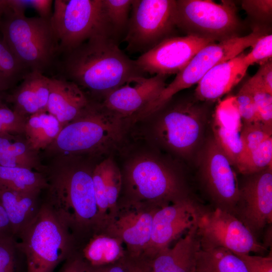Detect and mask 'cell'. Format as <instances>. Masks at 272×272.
<instances>
[{
	"instance_id": "cell-5",
	"label": "cell",
	"mask_w": 272,
	"mask_h": 272,
	"mask_svg": "<svg viewBox=\"0 0 272 272\" xmlns=\"http://www.w3.org/2000/svg\"><path fill=\"white\" fill-rule=\"evenodd\" d=\"M119 119L101 104L90 102L77 118L63 127L45 152L53 157L97 152L116 137Z\"/></svg>"
},
{
	"instance_id": "cell-2",
	"label": "cell",
	"mask_w": 272,
	"mask_h": 272,
	"mask_svg": "<svg viewBox=\"0 0 272 272\" xmlns=\"http://www.w3.org/2000/svg\"><path fill=\"white\" fill-rule=\"evenodd\" d=\"M79 156H54L41 172L48 184L45 198L70 230L88 227L99 219L92 180L93 168L80 162Z\"/></svg>"
},
{
	"instance_id": "cell-7",
	"label": "cell",
	"mask_w": 272,
	"mask_h": 272,
	"mask_svg": "<svg viewBox=\"0 0 272 272\" xmlns=\"http://www.w3.org/2000/svg\"><path fill=\"white\" fill-rule=\"evenodd\" d=\"M175 24L187 35L215 42L242 36L243 25L236 8L228 1H176Z\"/></svg>"
},
{
	"instance_id": "cell-47",
	"label": "cell",
	"mask_w": 272,
	"mask_h": 272,
	"mask_svg": "<svg viewBox=\"0 0 272 272\" xmlns=\"http://www.w3.org/2000/svg\"><path fill=\"white\" fill-rule=\"evenodd\" d=\"M7 235L13 236L8 218L0 201V237Z\"/></svg>"
},
{
	"instance_id": "cell-24",
	"label": "cell",
	"mask_w": 272,
	"mask_h": 272,
	"mask_svg": "<svg viewBox=\"0 0 272 272\" xmlns=\"http://www.w3.org/2000/svg\"><path fill=\"white\" fill-rule=\"evenodd\" d=\"M92 180L100 218L115 205L120 189L121 176L116 164L108 158L93 168Z\"/></svg>"
},
{
	"instance_id": "cell-41",
	"label": "cell",
	"mask_w": 272,
	"mask_h": 272,
	"mask_svg": "<svg viewBox=\"0 0 272 272\" xmlns=\"http://www.w3.org/2000/svg\"><path fill=\"white\" fill-rule=\"evenodd\" d=\"M243 261L247 272H272V256L252 255L250 254H236Z\"/></svg>"
},
{
	"instance_id": "cell-30",
	"label": "cell",
	"mask_w": 272,
	"mask_h": 272,
	"mask_svg": "<svg viewBox=\"0 0 272 272\" xmlns=\"http://www.w3.org/2000/svg\"><path fill=\"white\" fill-rule=\"evenodd\" d=\"M82 256L92 266L112 264L123 256L120 241L104 235H94L84 247Z\"/></svg>"
},
{
	"instance_id": "cell-26",
	"label": "cell",
	"mask_w": 272,
	"mask_h": 272,
	"mask_svg": "<svg viewBox=\"0 0 272 272\" xmlns=\"http://www.w3.org/2000/svg\"><path fill=\"white\" fill-rule=\"evenodd\" d=\"M62 128L55 117L41 111L27 117L24 135L31 148L38 152L51 144Z\"/></svg>"
},
{
	"instance_id": "cell-14",
	"label": "cell",
	"mask_w": 272,
	"mask_h": 272,
	"mask_svg": "<svg viewBox=\"0 0 272 272\" xmlns=\"http://www.w3.org/2000/svg\"><path fill=\"white\" fill-rule=\"evenodd\" d=\"M214 42L191 35L171 36L143 53L135 61L144 74L166 76L177 74L201 48Z\"/></svg>"
},
{
	"instance_id": "cell-32",
	"label": "cell",
	"mask_w": 272,
	"mask_h": 272,
	"mask_svg": "<svg viewBox=\"0 0 272 272\" xmlns=\"http://www.w3.org/2000/svg\"><path fill=\"white\" fill-rule=\"evenodd\" d=\"M271 129L272 128L261 122L243 123L241 131L243 151L236 168L264 141L271 137Z\"/></svg>"
},
{
	"instance_id": "cell-39",
	"label": "cell",
	"mask_w": 272,
	"mask_h": 272,
	"mask_svg": "<svg viewBox=\"0 0 272 272\" xmlns=\"http://www.w3.org/2000/svg\"><path fill=\"white\" fill-rule=\"evenodd\" d=\"M16 242L13 236L0 237V272H16L18 253Z\"/></svg>"
},
{
	"instance_id": "cell-28",
	"label": "cell",
	"mask_w": 272,
	"mask_h": 272,
	"mask_svg": "<svg viewBox=\"0 0 272 272\" xmlns=\"http://www.w3.org/2000/svg\"><path fill=\"white\" fill-rule=\"evenodd\" d=\"M195 272H247L242 260L222 247L202 246L196 256Z\"/></svg>"
},
{
	"instance_id": "cell-36",
	"label": "cell",
	"mask_w": 272,
	"mask_h": 272,
	"mask_svg": "<svg viewBox=\"0 0 272 272\" xmlns=\"http://www.w3.org/2000/svg\"><path fill=\"white\" fill-rule=\"evenodd\" d=\"M28 117L21 115L6 105L0 106V136L13 138L24 134Z\"/></svg>"
},
{
	"instance_id": "cell-12",
	"label": "cell",
	"mask_w": 272,
	"mask_h": 272,
	"mask_svg": "<svg viewBox=\"0 0 272 272\" xmlns=\"http://www.w3.org/2000/svg\"><path fill=\"white\" fill-rule=\"evenodd\" d=\"M233 164L214 137L206 143L199 157L203 185L216 208L234 214L239 183Z\"/></svg>"
},
{
	"instance_id": "cell-46",
	"label": "cell",
	"mask_w": 272,
	"mask_h": 272,
	"mask_svg": "<svg viewBox=\"0 0 272 272\" xmlns=\"http://www.w3.org/2000/svg\"><path fill=\"white\" fill-rule=\"evenodd\" d=\"M126 272H153L151 264L146 261L123 262Z\"/></svg>"
},
{
	"instance_id": "cell-25",
	"label": "cell",
	"mask_w": 272,
	"mask_h": 272,
	"mask_svg": "<svg viewBox=\"0 0 272 272\" xmlns=\"http://www.w3.org/2000/svg\"><path fill=\"white\" fill-rule=\"evenodd\" d=\"M155 212L132 211L122 215L114 228L122 240L137 253L150 241Z\"/></svg>"
},
{
	"instance_id": "cell-33",
	"label": "cell",
	"mask_w": 272,
	"mask_h": 272,
	"mask_svg": "<svg viewBox=\"0 0 272 272\" xmlns=\"http://www.w3.org/2000/svg\"><path fill=\"white\" fill-rule=\"evenodd\" d=\"M271 162L272 137H270L253 151L236 168L240 173L248 175L271 167Z\"/></svg>"
},
{
	"instance_id": "cell-15",
	"label": "cell",
	"mask_w": 272,
	"mask_h": 272,
	"mask_svg": "<svg viewBox=\"0 0 272 272\" xmlns=\"http://www.w3.org/2000/svg\"><path fill=\"white\" fill-rule=\"evenodd\" d=\"M128 176L133 190L142 198L166 202L187 197L175 174L160 161L140 158L131 163Z\"/></svg>"
},
{
	"instance_id": "cell-42",
	"label": "cell",
	"mask_w": 272,
	"mask_h": 272,
	"mask_svg": "<svg viewBox=\"0 0 272 272\" xmlns=\"http://www.w3.org/2000/svg\"><path fill=\"white\" fill-rule=\"evenodd\" d=\"M249 80L262 86L272 95V62L271 60L260 65L255 74Z\"/></svg>"
},
{
	"instance_id": "cell-40",
	"label": "cell",
	"mask_w": 272,
	"mask_h": 272,
	"mask_svg": "<svg viewBox=\"0 0 272 272\" xmlns=\"http://www.w3.org/2000/svg\"><path fill=\"white\" fill-rule=\"evenodd\" d=\"M241 6L253 20L260 23L271 22L272 1L244 0L241 2Z\"/></svg>"
},
{
	"instance_id": "cell-8",
	"label": "cell",
	"mask_w": 272,
	"mask_h": 272,
	"mask_svg": "<svg viewBox=\"0 0 272 272\" xmlns=\"http://www.w3.org/2000/svg\"><path fill=\"white\" fill-rule=\"evenodd\" d=\"M50 21L58 55L96 35L108 33L112 36L102 0H55Z\"/></svg>"
},
{
	"instance_id": "cell-23",
	"label": "cell",
	"mask_w": 272,
	"mask_h": 272,
	"mask_svg": "<svg viewBox=\"0 0 272 272\" xmlns=\"http://www.w3.org/2000/svg\"><path fill=\"white\" fill-rule=\"evenodd\" d=\"M41 193L21 192L0 185V201L15 239L38 213L42 202Z\"/></svg>"
},
{
	"instance_id": "cell-44",
	"label": "cell",
	"mask_w": 272,
	"mask_h": 272,
	"mask_svg": "<svg viewBox=\"0 0 272 272\" xmlns=\"http://www.w3.org/2000/svg\"><path fill=\"white\" fill-rule=\"evenodd\" d=\"M53 1L52 0H29L27 1L28 6L33 8L39 16L50 19L52 15Z\"/></svg>"
},
{
	"instance_id": "cell-18",
	"label": "cell",
	"mask_w": 272,
	"mask_h": 272,
	"mask_svg": "<svg viewBox=\"0 0 272 272\" xmlns=\"http://www.w3.org/2000/svg\"><path fill=\"white\" fill-rule=\"evenodd\" d=\"M242 120L235 96L220 101L216 107L212 124L214 138L235 167L243 151Z\"/></svg>"
},
{
	"instance_id": "cell-10",
	"label": "cell",
	"mask_w": 272,
	"mask_h": 272,
	"mask_svg": "<svg viewBox=\"0 0 272 272\" xmlns=\"http://www.w3.org/2000/svg\"><path fill=\"white\" fill-rule=\"evenodd\" d=\"M125 37L127 49L145 53L171 37L175 27V0H132Z\"/></svg>"
},
{
	"instance_id": "cell-9",
	"label": "cell",
	"mask_w": 272,
	"mask_h": 272,
	"mask_svg": "<svg viewBox=\"0 0 272 272\" xmlns=\"http://www.w3.org/2000/svg\"><path fill=\"white\" fill-rule=\"evenodd\" d=\"M206 102L194 98L167 102L162 111L157 133L169 149L182 155L190 154L197 145L207 113Z\"/></svg>"
},
{
	"instance_id": "cell-11",
	"label": "cell",
	"mask_w": 272,
	"mask_h": 272,
	"mask_svg": "<svg viewBox=\"0 0 272 272\" xmlns=\"http://www.w3.org/2000/svg\"><path fill=\"white\" fill-rule=\"evenodd\" d=\"M196 224L202 246L222 247L235 254L267 251L241 221L219 208L206 210L200 207Z\"/></svg>"
},
{
	"instance_id": "cell-48",
	"label": "cell",
	"mask_w": 272,
	"mask_h": 272,
	"mask_svg": "<svg viewBox=\"0 0 272 272\" xmlns=\"http://www.w3.org/2000/svg\"><path fill=\"white\" fill-rule=\"evenodd\" d=\"M6 0H0V23L7 8Z\"/></svg>"
},
{
	"instance_id": "cell-31",
	"label": "cell",
	"mask_w": 272,
	"mask_h": 272,
	"mask_svg": "<svg viewBox=\"0 0 272 272\" xmlns=\"http://www.w3.org/2000/svg\"><path fill=\"white\" fill-rule=\"evenodd\" d=\"M30 72L0 39V92L5 93L20 83Z\"/></svg>"
},
{
	"instance_id": "cell-22",
	"label": "cell",
	"mask_w": 272,
	"mask_h": 272,
	"mask_svg": "<svg viewBox=\"0 0 272 272\" xmlns=\"http://www.w3.org/2000/svg\"><path fill=\"white\" fill-rule=\"evenodd\" d=\"M50 79L38 71L29 72L14 91L6 95V102L12 104L14 110L26 117L46 110Z\"/></svg>"
},
{
	"instance_id": "cell-37",
	"label": "cell",
	"mask_w": 272,
	"mask_h": 272,
	"mask_svg": "<svg viewBox=\"0 0 272 272\" xmlns=\"http://www.w3.org/2000/svg\"><path fill=\"white\" fill-rule=\"evenodd\" d=\"M252 49L245 54L244 59L249 66L255 63L260 65L271 60L272 35L264 34L261 36L252 47Z\"/></svg>"
},
{
	"instance_id": "cell-38",
	"label": "cell",
	"mask_w": 272,
	"mask_h": 272,
	"mask_svg": "<svg viewBox=\"0 0 272 272\" xmlns=\"http://www.w3.org/2000/svg\"><path fill=\"white\" fill-rule=\"evenodd\" d=\"M235 97L238 112L244 123L260 122L252 96L245 83Z\"/></svg>"
},
{
	"instance_id": "cell-21",
	"label": "cell",
	"mask_w": 272,
	"mask_h": 272,
	"mask_svg": "<svg viewBox=\"0 0 272 272\" xmlns=\"http://www.w3.org/2000/svg\"><path fill=\"white\" fill-rule=\"evenodd\" d=\"M200 248L195 224L173 247H166L157 253L151 261L153 271L195 272L196 256Z\"/></svg>"
},
{
	"instance_id": "cell-29",
	"label": "cell",
	"mask_w": 272,
	"mask_h": 272,
	"mask_svg": "<svg viewBox=\"0 0 272 272\" xmlns=\"http://www.w3.org/2000/svg\"><path fill=\"white\" fill-rule=\"evenodd\" d=\"M0 185L25 192H41L48 186L45 176L40 172L26 168L1 165Z\"/></svg>"
},
{
	"instance_id": "cell-35",
	"label": "cell",
	"mask_w": 272,
	"mask_h": 272,
	"mask_svg": "<svg viewBox=\"0 0 272 272\" xmlns=\"http://www.w3.org/2000/svg\"><path fill=\"white\" fill-rule=\"evenodd\" d=\"M245 84L252 96L260 122L272 128V95L249 79Z\"/></svg>"
},
{
	"instance_id": "cell-19",
	"label": "cell",
	"mask_w": 272,
	"mask_h": 272,
	"mask_svg": "<svg viewBox=\"0 0 272 272\" xmlns=\"http://www.w3.org/2000/svg\"><path fill=\"white\" fill-rule=\"evenodd\" d=\"M241 53L211 69L199 81L194 96L205 102L215 101L228 93L245 76L249 67Z\"/></svg>"
},
{
	"instance_id": "cell-4",
	"label": "cell",
	"mask_w": 272,
	"mask_h": 272,
	"mask_svg": "<svg viewBox=\"0 0 272 272\" xmlns=\"http://www.w3.org/2000/svg\"><path fill=\"white\" fill-rule=\"evenodd\" d=\"M18 252L26 258L27 272H53L74 254V236L68 226L46 198L33 220L16 239Z\"/></svg>"
},
{
	"instance_id": "cell-27",
	"label": "cell",
	"mask_w": 272,
	"mask_h": 272,
	"mask_svg": "<svg viewBox=\"0 0 272 272\" xmlns=\"http://www.w3.org/2000/svg\"><path fill=\"white\" fill-rule=\"evenodd\" d=\"M21 135L11 138L0 136V165L26 168L41 172L38 152L29 146Z\"/></svg>"
},
{
	"instance_id": "cell-3",
	"label": "cell",
	"mask_w": 272,
	"mask_h": 272,
	"mask_svg": "<svg viewBox=\"0 0 272 272\" xmlns=\"http://www.w3.org/2000/svg\"><path fill=\"white\" fill-rule=\"evenodd\" d=\"M6 2L0 23L2 39L29 71L43 74L58 55V44L50 19L26 16L25 1Z\"/></svg>"
},
{
	"instance_id": "cell-43",
	"label": "cell",
	"mask_w": 272,
	"mask_h": 272,
	"mask_svg": "<svg viewBox=\"0 0 272 272\" xmlns=\"http://www.w3.org/2000/svg\"><path fill=\"white\" fill-rule=\"evenodd\" d=\"M87 265L83 256L74 253L64 261L58 272H86Z\"/></svg>"
},
{
	"instance_id": "cell-34",
	"label": "cell",
	"mask_w": 272,
	"mask_h": 272,
	"mask_svg": "<svg viewBox=\"0 0 272 272\" xmlns=\"http://www.w3.org/2000/svg\"><path fill=\"white\" fill-rule=\"evenodd\" d=\"M132 0H102L107 21L112 35L127 28Z\"/></svg>"
},
{
	"instance_id": "cell-20",
	"label": "cell",
	"mask_w": 272,
	"mask_h": 272,
	"mask_svg": "<svg viewBox=\"0 0 272 272\" xmlns=\"http://www.w3.org/2000/svg\"><path fill=\"white\" fill-rule=\"evenodd\" d=\"M90 103L75 83L61 77L50 78L46 110L56 117L62 128L77 118Z\"/></svg>"
},
{
	"instance_id": "cell-45",
	"label": "cell",
	"mask_w": 272,
	"mask_h": 272,
	"mask_svg": "<svg viewBox=\"0 0 272 272\" xmlns=\"http://www.w3.org/2000/svg\"><path fill=\"white\" fill-rule=\"evenodd\" d=\"M87 263L86 272H126L124 262H116L101 266H92Z\"/></svg>"
},
{
	"instance_id": "cell-16",
	"label": "cell",
	"mask_w": 272,
	"mask_h": 272,
	"mask_svg": "<svg viewBox=\"0 0 272 272\" xmlns=\"http://www.w3.org/2000/svg\"><path fill=\"white\" fill-rule=\"evenodd\" d=\"M200 206L186 197L155 212L150 242L145 249L152 257L196 223Z\"/></svg>"
},
{
	"instance_id": "cell-6",
	"label": "cell",
	"mask_w": 272,
	"mask_h": 272,
	"mask_svg": "<svg viewBox=\"0 0 272 272\" xmlns=\"http://www.w3.org/2000/svg\"><path fill=\"white\" fill-rule=\"evenodd\" d=\"M263 35L259 29H254L248 35L214 42L203 47L159 96L141 111L140 116L145 118L153 115L178 92L197 84L214 66L252 47Z\"/></svg>"
},
{
	"instance_id": "cell-1",
	"label": "cell",
	"mask_w": 272,
	"mask_h": 272,
	"mask_svg": "<svg viewBox=\"0 0 272 272\" xmlns=\"http://www.w3.org/2000/svg\"><path fill=\"white\" fill-rule=\"evenodd\" d=\"M60 55L59 77L104 97L129 80L145 76L108 33L96 35Z\"/></svg>"
},
{
	"instance_id": "cell-17",
	"label": "cell",
	"mask_w": 272,
	"mask_h": 272,
	"mask_svg": "<svg viewBox=\"0 0 272 272\" xmlns=\"http://www.w3.org/2000/svg\"><path fill=\"white\" fill-rule=\"evenodd\" d=\"M167 77L133 78L106 95L101 105L119 118L134 116L159 96L166 86Z\"/></svg>"
},
{
	"instance_id": "cell-49",
	"label": "cell",
	"mask_w": 272,
	"mask_h": 272,
	"mask_svg": "<svg viewBox=\"0 0 272 272\" xmlns=\"http://www.w3.org/2000/svg\"><path fill=\"white\" fill-rule=\"evenodd\" d=\"M6 95L5 93L0 92V106L5 105Z\"/></svg>"
},
{
	"instance_id": "cell-13",
	"label": "cell",
	"mask_w": 272,
	"mask_h": 272,
	"mask_svg": "<svg viewBox=\"0 0 272 272\" xmlns=\"http://www.w3.org/2000/svg\"><path fill=\"white\" fill-rule=\"evenodd\" d=\"M246 176L234 215L256 237L272 222V168Z\"/></svg>"
}]
</instances>
